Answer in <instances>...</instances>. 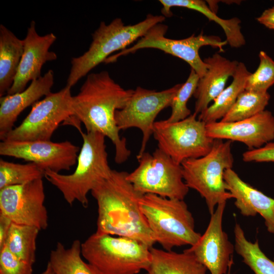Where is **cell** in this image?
<instances>
[{"instance_id":"8d00e7d4","label":"cell","mask_w":274,"mask_h":274,"mask_svg":"<svg viewBox=\"0 0 274 274\" xmlns=\"http://www.w3.org/2000/svg\"><path fill=\"white\" fill-rule=\"evenodd\" d=\"M232 265L230 266L228 270V272L226 274H230V271Z\"/></svg>"},{"instance_id":"ffe728a7","label":"cell","mask_w":274,"mask_h":274,"mask_svg":"<svg viewBox=\"0 0 274 274\" xmlns=\"http://www.w3.org/2000/svg\"><path fill=\"white\" fill-rule=\"evenodd\" d=\"M203 61L208 65L207 71L199 78L193 95L196 99L194 113L196 115L204 111L223 90L228 79L234 75L239 62L218 53Z\"/></svg>"},{"instance_id":"7a4b0ae2","label":"cell","mask_w":274,"mask_h":274,"mask_svg":"<svg viewBox=\"0 0 274 274\" xmlns=\"http://www.w3.org/2000/svg\"><path fill=\"white\" fill-rule=\"evenodd\" d=\"M128 174L113 169L91 191L97 204L96 232L132 238L151 248L156 241L140 208L144 194L128 180Z\"/></svg>"},{"instance_id":"f1b7e54d","label":"cell","mask_w":274,"mask_h":274,"mask_svg":"<svg viewBox=\"0 0 274 274\" xmlns=\"http://www.w3.org/2000/svg\"><path fill=\"white\" fill-rule=\"evenodd\" d=\"M45 171L32 162L15 163L0 159V189L43 179Z\"/></svg>"},{"instance_id":"2e32d148","label":"cell","mask_w":274,"mask_h":274,"mask_svg":"<svg viewBox=\"0 0 274 274\" xmlns=\"http://www.w3.org/2000/svg\"><path fill=\"white\" fill-rule=\"evenodd\" d=\"M208 135L213 139L237 141L248 150L258 149L274 140V116L264 110L243 120L206 124Z\"/></svg>"},{"instance_id":"277c9868","label":"cell","mask_w":274,"mask_h":274,"mask_svg":"<svg viewBox=\"0 0 274 274\" xmlns=\"http://www.w3.org/2000/svg\"><path fill=\"white\" fill-rule=\"evenodd\" d=\"M165 19L162 15L150 14L144 20L133 25H125L120 18H115L109 24L101 22L92 34V40L88 50L72 59L66 86L72 88L91 70L105 62L113 52L126 49Z\"/></svg>"},{"instance_id":"6da1fadb","label":"cell","mask_w":274,"mask_h":274,"mask_svg":"<svg viewBox=\"0 0 274 274\" xmlns=\"http://www.w3.org/2000/svg\"><path fill=\"white\" fill-rule=\"evenodd\" d=\"M133 91L123 88L108 71H102L88 74L79 93L72 97L71 124L78 128L83 123L87 132H97L108 137L115 146L118 164L126 161L131 152L126 139L119 134L115 113L125 106Z\"/></svg>"},{"instance_id":"4dcf8cb0","label":"cell","mask_w":274,"mask_h":274,"mask_svg":"<svg viewBox=\"0 0 274 274\" xmlns=\"http://www.w3.org/2000/svg\"><path fill=\"white\" fill-rule=\"evenodd\" d=\"M258 56L259 65L249 77L245 90L266 92L274 84V60L264 51Z\"/></svg>"},{"instance_id":"8992f818","label":"cell","mask_w":274,"mask_h":274,"mask_svg":"<svg viewBox=\"0 0 274 274\" xmlns=\"http://www.w3.org/2000/svg\"><path fill=\"white\" fill-rule=\"evenodd\" d=\"M139 204L156 243L164 250L192 246L200 238L201 234L195 231L194 219L184 200L146 194Z\"/></svg>"},{"instance_id":"9a60e30c","label":"cell","mask_w":274,"mask_h":274,"mask_svg":"<svg viewBox=\"0 0 274 274\" xmlns=\"http://www.w3.org/2000/svg\"><path fill=\"white\" fill-rule=\"evenodd\" d=\"M226 202L219 203L211 215L207 229L198 242L186 249L194 255L211 274H226L233 263L234 247L222 228Z\"/></svg>"},{"instance_id":"30bf717a","label":"cell","mask_w":274,"mask_h":274,"mask_svg":"<svg viewBox=\"0 0 274 274\" xmlns=\"http://www.w3.org/2000/svg\"><path fill=\"white\" fill-rule=\"evenodd\" d=\"M153 135L158 148L181 164L186 160L207 155L214 141L207 134L206 123L194 113L176 122L155 121Z\"/></svg>"},{"instance_id":"7c38bea8","label":"cell","mask_w":274,"mask_h":274,"mask_svg":"<svg viewBox=\"0 0 274 274\" xmlns=\"http://www.w3.org/2000/svg\"><path fill=\"white\" fill-rule=\"evenodd\" d=\"M181 84L159 91L137 87L125 106L116 111L115 120L120 130L135 127L142 132V141L138 155L145 152L147 144L153 134L156 117L164 109L170 107Z\"/></svg>"},{"instance_id":"836d02e7","label":"cell","mask_w":274,"mask_h":274,"mask_svg":"<svg viewBox=\"0 0 274 274\" xmlns=\"http://www.w3.org/2000/svg\"><path fill=\"white\" fill-rule=\"evenodd\" d=\"M256 20L266 27L274 30V6L265 10Z\"/></svg>"},{"instance_id":"e0dca14e","label":"cell","mask_w":274,"mask_h":274,"mask_svg":"<svg viewBox=\"0 0 274 274\" xmlns=\"http://www.w3.org/2000/svg\"><path fill=\"white\" fill-rule=\"evenodd\" d=\"M57 38L52 32L39 35L36 22L31 21L23 39L24 48L13 83L6 94L22 91L29 82L41 77V70L48 61L57 59L56 54L49 50Z\"/></svg>"},{"instance_id":"e575fe53","label":"cell","mask_w":274,"mask_h":274,"mask_svg":"<svg viewBox=\"0 0 274 274\" xmlns=\"http://www.w3.org/2000/svg\"><path fill=\"white\" fill-rule=\"evenodd\" d=\"M12 222L0 214V250L4 247Z\"/></svg>"},{"instance_id":"8fae6325","label":"cell","mask_w":274,"mask_h":274,"mask_svg":"<svg viewBox=\"0 0 274 274\" xmlns=\"http://www.w3.org/2000/svg\"><path fill=\"white\" fill-rule=\"evenodd\" d=\"M72 97L71 87L67 86L56 92H51L32 105L22 123L10 131L3 141H50L59 124L73 116Z\"/></svg>"},{"instance_id":"d590c367","label":"cell","mask_w":274,"mask_h":274,"mask_svg":"<svg viewBox=\"0 0 274 274\" xmlns=\"http://www.w3.org/2000/svg\"><path fill=\"white\" fill-rule=\"evenodd\" d=\"M41 274H56L53 268L51 266L50 263L48 262L46 268L45 270L42 272Z\"/></svg>"},{"instance_id":"f546056e","label":"cell","mask_w":274,"mask_h":274,"mask_svg":"<svg viewBox=\"0 0 274 274\" xmlns=\"http://www.w3.org/2000/svg\"><path fill=\"white\" fill-rule=\"evenodd\" d=\"M200 77L191 68L190 73L186 82L182 84L174 97L170 105L172 109L167 122H174L183 120L191 113L187 105L190 97L194 95L197 88Z\"/></svg>"},{"instance_id":"52a82bcc","label":"cell","mask_w":274,"mask_h":274,"mask_svg":"<svg viewBox=\"0 0 274 274\" xmlns=\"http://www.w3.org/2000/svg\"><path fill=\"white\" fill-rule=\"evenodd\" d=\"M232 143L230 141L214 139L212 149L207 155L181 163L185 183L205 199L211 215L216 206L232 198L224 179L225 170L233 167Z\"/></svg>"},{"instance_id":"cb8c5ba5","label":"cell","mask_w":274,"mask_h":274,"mask_svg":"<svg viewBox=\"0 0 274 274\" xmlns=\"http://www.w3.org/2000/svg\"><path fill=\"white\" fill-rule=\"evenodd\" d=\"M251 74L244 63L239 62L231 83L223 89L212 104L198 115V119L206 124L221 120L231 109L239 94L245 90Z\"/></svg>"},{"instance_id":"d6986e66","label":"cell","mask_w":274,"mask_h":274,"mask_svg":"<svg viewBox=\"0 0 274 274\" xmlns=\"http://www.w3.org/2000/svg\"><path fill=\"white\" fill-rule=\"evenodd\" d=\"M53 84L54 73L49 70L43 76L32 81L28 87L22 91L0 97V139L2 141L13 129L20 113L43 96L50 94Z\"/></svg>"},{"instance_id":"7402d4cb","label":"cell","mask_w":274,"mask_h":274,"mask_svg":"<svg viewBox=\"0 0 274 274\" xmlns=\"http://www.w3.org/2000/svg\"><path fill=\"white\" fill-rule=\"evenodd\" d=\"M162 5L161 13L165 17L173 15L170 9L172 7H183L197 11L209 20L213 21L223 29L227 44L233 48H239L246 43L244 36L241 31V20L238 18L222 19L218 17L216 13L212 10L207 5V2L201 0H159Z\"/></svg>"},{"instance_id":"ba28073f","label":"cell","mask_w":274,"mask_h":274,"mask_svg":"<svg viewBox=\"0 0 274 274\" xmlns=\"http://www.w3.org/2000/svg\"><path fill=\"white\" fill-rule=\"evenodd\" d=\"M136 158L139 165L127 177L136 191L144 195L184 200L189 188L184 180L181 164L158 148L152 154L145 152Z\"/></svg>"},{"instance_id":"484cf974","label":"cell","mask_w":274,"mask_h":274,"mask_svg":"<svg viewBox=\"0 0 274 274\" xmlns=\"http://www.w3.org/2000/svg\"><path fill=\"white\" fill-rule=\"evenodd\" d=\"M234 249L255 274H274V260L269 259L261 250L258 240L252 243L246 237L241 225L234 227Z\"/></svg>"},{"instance_id":"83f0119b","label":"cell","mask_w":274,"mask_h":274,"mask_svg":"<svg viewBox=\"0 0 274 274\" xmlns=\"http://www.w3.org/2000/svg\"><path fill=\"white\" fill-rule=\"evenodd\" d=\"M270 97L268 92L245 90L239 94L229 111L220 121L232 122L252 117L265 110Z\"/></svg>"},{"instance_id":"603a6c76","label":"cell","mask_w":274,"mask_h":274,"mask_svg":"<svg viewBox=\"0 0 274 274\" xmlns=\"http://www.w3.org/2000/svg\"><path fill=\"white\" fill-rule=\"evenodd\" d=\"M24 48L23 40L3 24L0 25V97L12 86Z\"/></svg>"},{"instance_id":"44dd1931","label":"cell","mask_w":274,"mask_h":274,"mask_svg":"<svg viewBox=\"0 0 274 274\" xmlns=\"http://www.w3.org/2000/svg\"><path fill=\"white\" fill-rule=\"evenodd\" d=\"M151 261L146 274H206L207 268L186 249L182 253L150 248Z\"/></svg>"},{"instance_id":"4fadbf2b","label":"cell","mask_w":274,"mask_h":274,"mask_svg":"<svg viewBox=\"0 0 274 274\" xmlns=\"http://www.w3.org/2000/svg\"><path fill=\"white\" fill-rule=\"evenodd\" d=\"M45 198L43 179L5 187L0 189V214L12 223L45 230L48 215Z\"/></svg>"},{"instance_id":"3957f363","label":"cell","mask_w":274,"mask_h":274,"mask_svg":"<svg viewBox=\"0 0 274 274\" xmlns=\"http://www.w3.org/2000/svg\"><path fill=\"white\" fill-rule=\"evenodd\" d=\"M78 129L83 142L75 170L70 175H62L46 170L44 177L61 192L71 206L78 201L87 208L89 192L98 182L109 178L113 169L108 162L106 136L97 132L84 133L81 128Z\"/></svg>"},{"instance_id":"d6a6232c","label":"cell","mask_w":274,"mask_h":274,"mask_svg":"<svg viewBox=\"0 0 274 274\" xmlns=\"http://www.w3.org/2000/svg\"><path fill=\"white\" fill-rule=\"evenodd\" d=\"M245 162H274V142H269L263 147L248 150L243 153Z\"/></svg>"},{"instance_id":"5bb4252c","label":"cell","mask_w":274,"mask_h":274,"mask_svg":"<svg viewBox=\"0 0 274 274\" xmlns=\"http://www.w3.org/2000/svg\"><path fill=\"white\" fill-rule=\"evenodd\" d=\"M79 148L70 141H9L0 143V154L24 159L45 171L69 170L77 161Z\"/></svg>"},{"instance_id":"1f68e13d","label":"cell","mask_w":274,"mask_h":274,"mask_svg":"<svg viewBox=\"0 0 274 274\" xmlns=\"http://www.w3.org/2000/svg\"><path fill=\"white\" fill-rule=\"evenodd\" d=\"M32 266L17 258L6 247L0 250V274H32Z\"/></svg>"},{"instance_id":"d4e9b609","label":"cell","mask_w":274,"mask_h":274,"mask_svg":"<svg viewBox=\"0 0 274 274\" xmlns=\"http://www.w3.org/2000/svg\"><path fill=\"white\" fill-rule=\"evenodd\" d=\"M81 242L75 239L66 248L58 242L51 251L49 262L56 274H96L91 266L82 259Z\"/></svg>"},{"instance_id":"ac0fdd59","label":"cell","mask_w":274,"mask_h":274,"mask_svg":"<svg viewBox=\"0 0 274 274\" xmlns=\"http://www.w3.org/2000/svg\"><path fill=\"white\" fill-rule=\"evenodd\" d=\"M224 179L241 214L247 217L260 214L268 232L274 234V198L244 182L232 168L225 170Z\"/></svg>"},{"instance_id":"9c48e42d","label":"cell","mask_w":274,"mask_h":274,"mask_svg":"<svg viewBox=\"0 0 274 274\" xmlns=\"http://www.w3.org/2000/svg\"><path fill=\"white\" fill-rule=\"evenodd\" d=\"M167 28L165 24H156L132 46L111 55L105 62H115L121 56L133 53L140 49H157L184 60L201 78L206 74L208 65L199 56L200 48L210 46L219 49L220 52H223L224 47L228 44L226 40L223 41L217 36L204 35L202 31L197 36L193 34L182 39L167 38L165 36Z\"/></svg>"},{"instance_id":"74e56055","label":"cell","mask_w":274,"mask_h":274,"mask_svg":"<svg viewBox=\"0 0 274 274\" xmlns=\"http://www.w3.org/2000/svg\"><path fill=\"white\" fill-rule=\"evenodd\" d=\"M273 260H274V258H273Z\"/></svg>"},{"instance_id":"4316f807","label":"cell","mask_w":274,"mask_h":274,"mask_svg":"<svg viewBox=\"0 0 274 274\" xmlns=\"http://www.w3.org/2000/svg\"><path fill=\"white\" fill-rule=\"evenodd\" d=\"M40 231L35 226L12 223L4 247L19 259L33 265Z\"/></svg>"},{"instance_id":"5b68a950","label":"cell","mask_w":274,"mask_h":274,"mask_svg":"<svg viewBox=\"0 0 274 274\" xmlns=\"http://www.w3.org/2000/svg\"><path fill=\"white\" fill-rule=\"evenodd\" d=\"M81 254L96 274H138L151 261L150 248L146 245L96 232L82 243Z\"/></svg>"}]
</instances>
